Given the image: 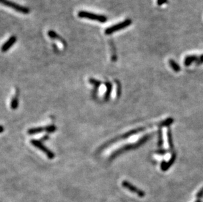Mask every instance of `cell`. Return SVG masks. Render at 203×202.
Listing matches in <instances>:
<instances>
[{
  "mask_svg": "<svg viewBox=\"0 0 203 202\" xmlns=\"http://www.w3.org/2000/svg\"><path fill=\"white\" fill-rule=\"evenodd\" d=\"M77 15L80 18H86V19L88 20L97 21L101 23H105L108 20L107 17L105 15L93 13L91 12L86 11H80Z\"/></svg>",
  "mask_w": 203,
  "mask_h": 202,
  "instance_id": "cell-1",
  "label": "cell"
},
{
  "mask_svg": "<svg viewBox=\"0 0 203 202\" xmlns=\"http://www.w3.org/2000/svg\"><path fill=\"white\" fill-rule=\"evenodd\" d=\"M132 24V20L130 18H128V19H125L122 22H120V23H119L118 24H114L111 26L106 28L105 30V34L106 35H111L114 32L124 30L125 28L130 26Z\"/></svg>",
  "mask_w": 203,
  "mask_h": 202,
  "instance_id": "cell-2",
  "label": "cell"
},
{
  "mask_svg": "<svg viewBox=\"0 0 203 202\" xmlns=\"http://www.w3.org/2000/svg\"><path fill=\"white\" fill-rule=\"evenodd\" d=\"M0 2H1L2 4L4 5L7 7H9L10 8H11L14 11H16L22 14H27L30 13V9H29L28 7L21 5L19 4H18V3L9 1V0H0Z\"/></svg>",
  "mask_w": 203,
  "mask_h": 202,
  "instance_id": "cell-3",
  "label": "cell"
},
{
  "mask_svg": "<svg viewBox=\"0 0 203 202\" xmlns=\"http://www.w3.org/2000/svg\"><path fill=\"white\" fill-rule=\"evenodd\" d=\"M152 137V134H149V135H146L143 137L141 139H139L138 141V142H135L134 144H132V145H128L124 146L122 148H121V150H119V151H117L116 152H115L113 156H114L116 155V154H119L120 152H122L124 151H127V150H132V149H135L138 148V147L141 146L142 145H143L144 143H145L147 141H148L149 139Z\"/></svg>",
  "mask_w": 203,
  "mask_h": 202,
  "instance_id": "cell-4",
  "label": "cell"
},
{
  "mask_svg": "<svg viewBox=\"0 0 203 202\" xmlns=\"http://www.w3.org/2000/svg\"><path fill=\"white\" fill-rule=\"evenodd\" d=\"M30 143L33 146H35L36 148H38L40 150L42 151L49 159H53L55 157L54 153L51 152V150H49L47 148V147L44 146L40 141L32 139V141H30Z\"/></svg>",
  "mask_w": 203,
  "mask_h": 202,
  "instance_id": "cell-5",
  "label": "cell"
},
{
  "mask_svg": "<svg viewBox=\"0 0 203 202\" xmlns=\"http://www.w3.org/2000/svg\"><path fill=\"white\" fill-rule=\"evenodd\" d=\"M122 186L124 188L128 189V190H130V192L134 193L135 194H137V195L139 197H143L145 196V193L143 192V190L139 189L137 187L135 186L134 185H132L130 182H129L128 181H124L122 183Z\"/></svg>",
  "mask_w": 203,
  "mask_h": 202,
  "instance_id": "cell-6",
  "label": "cell"
},
{
  "mask_svg": "<svg viewBox=\"0 0 203 202\" xmlns=\"http://www.w3.org/2000/svg\"><path fill=\"white\" fill-rule=\"evenodd\" d=\"M147 127H141L136 128V129H135L131 130L130 131H128V133H125L124 135L120 136V137H119V138H117V139H114V140L112 141L111 142H110L109 143H111L113 142H115V141H119V140H122V139H125V138H127L128 137H131V136L135 135L136 134H138L139 133H141V132L144 131L145 129H147Z\"/></svg>",
  "mask_w": 203,
  "mask_h": 202,
  "instance_id": "cell-7",
  "label": "cell"
},
{
  "mask_svg": "<svg viewBox=\"0 0 203 202\" xmlns=\"http://www.w3.org/2000/svg\"><path fill=\"white\" fill-rule=\"evenodd\" d=\"M176 152H173L172 154V156L170 157V159L168 161H162L160 164V169L162 171H168L170 168L172 167V165H173V163H175L176 160Z\"/></svg>",
  "mask_w": 203,
  "mask_h": 202,
  "instance_id": "cell-8",
  "label": "cell"
},
{
  "mask_svg": "<svg viewBox=\"0 0 203 202\" xmlns=\"http://www.w3.org/2000/svg\"><path fill=\"white\" fill-rule=\"evenodd\" d=\"M17 38L16 36H11L10 38L8 39V40H7V41L5 43H4V44L2 45V52L5 53V52H7L8 50H9L11 47H12L14 44L17 42Z\"/></svg>",
  "mask_w": 203,
  "mask_h": 202,
  "instance_id": "cell-9",
  "label": "cell"
},
{
  "mask_svg": "<svg viewBox=\"0 0 203 202\" xmlns=\"http://www.w3.org/2000/svg\"><path fill=\"white\" fill-rule=\"evenodd\" d=\"M47 35L51 39L59 40L64 46H66V42L65 41V39L62 38L60 35H59L56 32H55L54 30H49L47 32Z\"/></svg>",
  "mask_w": 203,
  "mask_h": 202,
  "instance_id": "cell-10",
  "label": "cell"
},
{
  "mask_svg": "<svg viewBox=\"0 0 203 202\" xmlns=\"http://www.w3.org/2000/svg\"><path fill=\"white\" fill-rule=\"evenodd\" d=\"M173 122H174V119L172 118L171 117H170L164 120L161 121L160 122L157 123L156 126H157L160 129H162L164 127H169Z\"/></svg>",
  "mask_w": 203,
  "mask_h": 202,
  "instance_id": "cell-11",
  "label": "cell"
},
{
  "mask_svg": "<svg viewBox=\"0 0 203 202\" xmlns=\"http://www.w3.org/2000/svg\"><path fill=\"white\" fill-rule=\"evenodd\" d=\"M167 140L168 143L169 149L172 152H174V144H173V140L172 137V133L170 128L168 127L167 129Z\"/></svg>",
  "mask_w": 203,
  "mask_h": 202,
  "instance_id": "cell-12",
  "label": "cell"
},
{
  "mask_svg": "<svg viewBox=\"0 0 203 202\" xmlns=\"http://www.w3.org/2000/svg\"><path fill=\"white\" fill-rule=\"evenodd\" d=\"M198 60V57L196 55H189V56H187L185 58V60H184V64H185L186 67H189V66L193 63L194 62H197Z\"/></svg>",
  "mask_w": 203,
  "mask_h": 202,
  "instance_id": "cell-13",
  "label": "cell"
},
{
  "mask_svg": "<svg viewBox=\"0 0 203 202\" xmlns=\"http://www.w3.org/2000/svg\"><path fill=\"white\" fill-rule=\"evenodd\" d=\"M44 131H47V127H39L31 128L29 130H28V133L29 135H36L42 133V132Z\"/></svg>",
  "mask_w": 203,
  "mask_h": 202,
  "instance_id": "cell-14",
  "label": "cell"
},
{
  "mask_svg": "<svg viewBox=\"0 0 203 202\" xmlns=\"http://www.w3.org/2000/svg\"><path fill=\"white\" fill-rule=\"evenodd\" d=\"M168 62H169L170 67L172 68V69L175 72H180L181 67H179V65L178 63H177V62L175 61H173V59H170Z\"/></svg>",
  "mask_w": 203,
  "mask_h": 202,
  "instance_id": "cell-15",
  "label": "cell"
},
{
  "mask_svg": "<svg viewBox=\"0 0 203 202\" xmlns=\"http://www.w3.org/2000/svg\"><path fill=\"white\" fill-rule=\"evenodd\" d=\"M157 145L159 148L164 145V137H163V133H162V129H159L158 131V142Z\"/></svg>",
  "mask_w": 203,
  "mask_h": 202,
  "instance_id": "cell-16",
  "label": "cell"
},
{
  "mask_svg": "<svg viewBox=\"0 0 203 202\" xmlns=\"http://www.w3.org/2000/svg\"><path fill=\"white\" fill-rule=\"evenodd\" d=\"M105 85L106 86V92L105 94V99L106 101H107L110 93H111V91H112V84L110 82H106Z\"/></svg>",
  "mask_w": 203,
  "mask_h": 202,
  "instance_id": "cell-17",
  "label": "cell"
},
{
  "mask_svg": "<svg viewBox=\"0 0 203 202\" xmlns=\"http://www.w3.org/2000/svg\"><path fill=\"white\" fill-rule=\"evenodd\" d=\"M109 43H110V46H111V49H113V53L112 55V61L113 62H116L117 61V56H116L115 46H114V42L112 41V40H110Z\"/></svg>",
  "mask_w": 203,
  "mask_h": 202,
  "instance_id": "cell-18",
  "label": "cell"
},
{
  "mask_svg": "<svg viewBox=\"0 0 203 202\" xmlns=\"http://www.w3.org/2000/svg\"><path fill=\"white\" fill-rule=\"evenodd\" d=\"M18 105V99L17 95L14 96V98L12 99L11 102V107L13 110H15L17 108Z\"/></svg>",
  "mask_w": 203,
  "mask_h": 202,
  "instance_id": "cell-19",
  "label": "cell"
},
{
  "mask_svg": "<svg viewBox=\"0 0 203 202\" xmlns=\"http://www.w3.org/2000/svg\"><path fill=\"white\" fill-rule=\"evenodd\" d=\"M89 82L90 83H91L92 85H94V86L95 87H99L101 85V82H100V81H99V80H97V79H94V78H91L89 79Z\"/></svg>",
  "mask_w": 203,
  "mask_h": 202,
  "instance_id": "cell-20",
  "label": "cell"
},
{
  "mask_svg": "<svg viewBox=\"0 0 203 202\" xmlns=\"http://www.w3.org/2000/svg\"><path fill=\"white\" fill-rule=\"evenodd\" d=\"M168 152V150L166 149H158L155 152V153L157 154V155H160V156H164L165 154H167Z\"/></svg>",
  "mask_w": 203,
  "mask_h": 202,
  "instance_id": "cell-21",
  "label": "cell"
},
{
  "mask_svg": "<svg viewBox=\"0 0 203 202\" xmlns=\"http://www.w3.org/2000/svg\"><path fill=\"white\" fill-rule=\"evenodd\" d=\"M55 130H56V127L53 126V125L47 126V131L49 132V133H52V132H54Z\"/></svg>",
  "mask_w": 203,
  "mask_h": 202,
  "instance_id": "cell-22",
  "label": "cell"
},
{
  "mask_svg": "<svg viewBox=\"0 0 203 202\" xmlns=\"http://www.w3.org/2000/svg\"><path fill=\"white\" fill-rule=\"evenodd\" d=\"M168 2V0H157V4L159 6L164 4H167Z\"/></svg>",
  "mask_w": 203,
  "mask_h": 202,
  "instance_id": "cell-23",
  "label": "cell"
},
{
  "mask_svg": "<svg viewBox=\"0 0 203 202\" xmlns=\"http://www.w3.org/2000/svg\"><path fill=\"white\" fill-rule=\"evenodd\" d=\"M196 196L197 198H201L203 197V188H202L200 190L198 191L197 194H196Z\"/></svg>",
  "mask_w": 203,
  "mask_h": 202,
  "instance_id": "cell-24",
  "label": "cell"
},
{
  "mask_svg": "<svg viewBox=\"0 0 203 202\" xmlns=\"http://www.w3.org/2000/svg\"><path fill=\"white\" fill-rule=\"evenodd\" d=\"M202 64H203V54L198 57V60L197 62V65H201Z\"/></svg>",
  "mask_w": 203,
  "mask_h": 202,
  "instance_id": "cell-25",
  "label": "cell"
},
{
  "mask_svg": "<svg viewBox=\"0 0 203 202\" xmlns=\"http://www.w3.org/2000/svg\"><path fill=\"white\" fill-rule=\"evenodd\" d=\"M195 202H201V201L200 200H197Z\"/></svg>",
  "mask_w": 203,
  "mask_h": 202,
  "instance_id": "cell-26",
  "label": "cell"
}]
</instances>
